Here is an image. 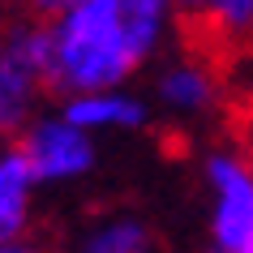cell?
I'll list each match as a JSON object with an SVG mask.
<instances>
[{
    "instance_id": "13",
    "label": "cell",
    "mask_w": 253,
    "mask_h": 253,
    "mask_svg": "<svg viewBox=\"0 0 253 253\" xmlns=\"http://www.w3.org/2000/svg\"><path fill=\"white\" fill-rule=\"evenodd\" d=\"M0 146H4V129H0Z\"/></svg>"
},
{
    "instance_id": "1",
    "label": "cell",
    "mask_w": 253,
    "mask_h": 253,
    "mask_svg": "<svg viewBox=\"0 0 253 253\" xmlns=\"http://www.w3.org/2000/svg\"><path fill=\"white\" fill-rule=\"evenodd\" d=\"M176 0H78L47 22V73L52 94L116 90L159 65L176 39Z\"/></svg>"
},
{
    "instance_id": "4",
    "label": "cell",
    "mask_w": 253,
    "mask_h": 253,
    "mask_svg": "<svg viewBox=\"0 0 253 253\" xmlns=\"http://www.w3.org/2000/svg\"><path fill=\"white\" fill-rule=\"evenodd\" d=\"M13 142L22 146V155H26V163L35 168V176H39L43 189L82 185V180H90L94 168H99V142H94L86 129H78L60 107L35 116Z\"/></svg>"
},
{
    "instance_id": "6",
    "label": "cell",
    "mask_w": 253,
    "mask_h": 253,
    "mask_svg": "<svg viewBox=\"0 0 253 253\" xmlns=\"http://www.w3.org/2000/svg\"><path fill=\"white\" fill-rule=\"evenodd\" d=\"M60 253H159V232L142 211L112 206L82 219Z\"/></svg>"
},
{
    "instance_id": "10",
    "label": "cell",
    "mask_w": 253,
    "mask_h": 253,
    "mask_svg": "<svg viewBox=\"0 0 253 253\" xmlns=\"http://www.w3.org/2000/svg\"><path fill=\"white\" fill-rule=\"evenodd\" d=\"M73 4H78V0H26V9L39 17V22H52V17H60L65 9H73Z\"/></svg>"
},
{
    "instance_id": "5",
    "label": "cell",
    "mask_w": 253,
    "mask_h": 253,
    "mask_svg": "<svg viewBox=\"0 0 253 253\" xmlns=\"http://www.w3.org/2000/svg\"><path fill=\"white\" fill-rule=\"evenodd\" d=\"M150 107L155 116L172 120V125H206V120L223 107V82L219 69L206 56L172 52L163 56L150 82Z\"/></svg>"
},
{
    "instance_id": "3",
    "label": "cell",
    "mask_w": 253,
    "mask_h": 253,
    "mask_svg": "<svg viewBox=\"0 0 253 253\" xmlns=\"http://www.w3.org/2000/svg\"><path fill=\"white\" fill-rule=\"evenodd\" d=\"M202 189H206V236L211 249L236 253L253 236V155L240 146L202 150Z\"/></svg>"
},
{
    "instance_id": "12",
    "label": "cell",
    "mask_w": 253,
    "mask_h": 253,
    "mask_svg": "<svg viewBox=\"0 0 253 253\" xmlns=\"http://www.w3.org/2000/svg\"><path fill=\"white\" fill-rule=\"evenodd\" d=\"M236 253H253V236H249V240H245V245H240V249H236Z\"/></svg>"
},
{
    "instance_id": "9",
    "label": "cell",
    "mask_w": 253,
    "mask_h": 253,
    "mask_svg": "<svg viewBox=\"0 0 253 253\" xmlns=\"http://www.w3.org/2000/svg\"><path fill=\"white\" fill-rule=\"evenodd\" d=\"M185 22L206 30L214 43H253V0H176Z\"/></svg>"
},
{
    "instance_id": "2",
    "label": "cell",
    "mask_w": 253,
    "mask_h": 253,
    "mask_svg": "<svg viewBox=\"0 0 253 253\" xmlns=\"http://www.w3.org/2000/svg\"><path fill=\"white\" fill-rule=\"evenodd\" d=\"M52 73H47V22L22 17L0 30V129L17 137L35 116L47 112Z\"/></svg>"
},
{
    "instance_id": "8",
    "label": "cell",
    "mask_w": 253,
    "mask_h": 253,
    "mask_svg": "<svg viewBox=\"0 0 253 253\" xmlns=\"http://www.w3.org/2000/svg\"><path fill=\"white\" fill-rule=\"evenodd\" d=\"M39 176L26 163L17 142L0 146V245L22 240L35 227V206H39Z\"/></svg>"
},
{
    "instance_id": "7",
    "label": "cell",
    "mask_w": 253,
    "mask_h": 253,
    "mask_svg": "<svg viewBox=\"0 0 253 253\" xmlns=\"http://www.w3.org/2000/svg\"><path fill=\"white\" fill-rule=\"evenodd\" d=\"M60 112H65L78 129H86L90 137H99V133H142L150 120H155L150 94H137V90H129V86L60 99Z\"/></svg>"
},
{
    "instance_id": "11",
    "label": "cell",
    "mask_w": 253,
    "mask_h": 253,
    "mask_svg": "<svg viewBox=\"0 0 253 253\" xmlns=\"http://www.w3.org/2000/svg\"><path fill=\"white\" fill-rule=\"evenodd\" d=\"M0 253H52V249H47L39 236H22V240H4Z\"/></svg>"
}]
</instances>
